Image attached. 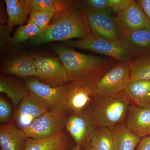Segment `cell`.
I'll return each instance as SVG.
<instances>
[{
	"instance_id": "603a6c76",
	"label": "cell",
	"mask_w": 150,
	"mask_h": 150,
	"mask_svg": "<svg viewBox=\"0 0 150 150\" xmlns=\"http://www.w3.org/2000/svg\"><path fill=\"white\" fill-rule=\"evenodd\" d=\"M131 1L132 0H86L77 2V4L84 9L92 11L109 10L118 13Z\"/></svg>"
},
{
	"instance_id": "cb8c5ba5",
	"label": "cell",
	"mask_w": 150,
	"mask_h": 150,
	"mask_svg": "<svg viewBox=\"0 0 150 150\" xmlns=\"http://www.w3.org/2000/svg\"><path fill=\"white\" fill-rule=\"evenodd\" d=\"M129 65L130 79L150 81V55L134 58Z\"/></svg>"
},
{
	"instance_id": "2e32d148",
	"label": "cell",
	"mask_w": 150,
	"mask_h": 150,
	"mask_svg": "<svg viewBox=\"0 0 150 150\" xmlns=\"http://www.w3.org/2000/svg\"><path fill=\"white\" fill-rule=\"evenodd\" d=\"M126 126L141 139L150 135V108L131 105Z\"/></svg>"
},
{
	"instance_id": "7a4b0ae2",
	"label": "cell",
	"mask_w": 150,
	"mask_h": 150,
	"mask_svg": "<svg viewBox=\"0 0 150 150\" xmlns=\"http://www.w3.org/2000/svg\"><path fill=\"white\" fill-rule=\"evenodd\" d=\"M64 67L70 82L96 83L114 65L115 60L80 53L71 48L53 46Z\"/></svg>"
},
{
	"instance_id": "4fadbf2b",
	"label": "cell",
	"mask_w": 150,
	"mask_h": 150,
	"mask_svg": "<svg viewBox=\"0 0 150 150\" xmlns=\"http://www.w3.org/2000/svg\"><path fill=\"white\" fill-rule=\"evenodd\" d=\"M116 16L125 32L150 28L149 20L137 1L132 0Z\"/></svg>"
},
{
	"instance_id": "484cf974",
	"label": "cell",
	"mask_w": 150,
	"mask_h": 150,
	"mask_svg": "<svg viewBox=\"0 0 150 150\" xmlns=\"http://www.w3.org/2000/svg\"><path fill=\"white\" fill-rule=\"evenodd\" d=\"M69 1L56 0H30V9L48 12L53 14L54 17L67 5Z\"/></svg>"
},
{
	"instance_id": "7402d4cb",
	"label": "cell",
	"mask_w": 150,
	"mask_h": 150,
	"mask_svg": "<svg viewBox=\"0 0 150 150\" xmlns=\"http://www.w3.org/2000/svg\"><path fill=\"white\" fill-rule=\"evenodd\" d=\"M0 92L5 93L15 106H18L23 99L29 93L26 86L11 78L1 76Z\"/></svg>"
},
{
	"instance_id": "e0dca14e",
	"label": "cell",
	"mask_w": 150,
	"mask_h": 150,
	"mask_svg": "<svg viewBox=\"0 0 150 150\" xmlns=\"http://www.w3.org/2000/svg\"><path fill=\"white\" fill-rule=\"evenodd\" d=\"M124 91L136 106L150 108V81L130 79Z\"/></svg>"
},
{
	"instance_id": "d6a6232c",
	"label": "cell",
	"mask_w": 150,
	"mask_h": 150,
	"mask_svg": "<svg viewBox=\"0 0 150 150\" xmlns=\"http://www.w3.org/2000/svg\"><path fill=\"white\" fill-rule=\"evenodd\" d=\"M81 148L82 147L81 146L76 145L74 148H73L71 149L70 150H81Z\"/></svg>"
},
{
	"instance_id": "5bb4252c",
	"label": "cell",
	"mask_w": 150,
	"mask_h": 150,
	"mask_svg": "<svg viewBox=\"0 0 150 150\" xmlns=\"http://www.w3.org/2000/svg\"><path fill=\"white\" fill-rule=\"evenodd\" d=\"M121 43L134 58L150 55V28L125 32Z\"/></svg>"
},
{
	"instance_id": "44dd1931",
	"label": "cell",
	"mask_w": 150,
	"mask_h": 150,
	"mask_svg": "<svg viewBox=\"0 0 150 150\" xmlns=\"http://www.w3.org/2000/svg\"><path fill=\"white\" fill-rule=\"evenodd\" d=\"M4 72L22 78L37 77L34 58L21 57L11 60L4 69Z\"/></svg>"
},
{
	"instance_id": "ac0fdd59",
	"label": "cell",
	"mask_w": 150,
	"mask_h": 150,
	"mask_svg": "<svg viewBox=\"0 0 150 150\" xmlns=\"http://www.w3.org/2000/svg\"><path fill=\"white\" fill-rule=\"evenodd\" d=\"M112 132L114 150H135L141 138L121 124L109 128Z\"/></svg>"
},
{
	"instance_id": "8fae6325",
	"label": "cell",
	"mask_w": 150,
	"mask_h": 150,
	"mask_svg": "<svg viewBox=\"0 0 150 150\" xmlns=\"http://www.w3.org/2000/svg\"><path fill=\"white\" fill-rule=\"evenodd\" d=\"M37 77L43 83L52 86H61L70 82L63 64L53 58L38 57L34 58Z\"/></svg>"
},
{
	"instance_id": "9a60e30c",
	"label": "cell",
	"mask_w": 150,
	"mask_h": 150,
	"mask_svg": "<svg viewBox=\"0 0 150 150\" xmlns=\"http://www.w3.org/2000/svg\"><path fill=\"white\" fill-rule=\"evenodd\" d=\"M27 137L13 122L0 126L1 150H24Z\"/></svg>"
},
{
	"instance_id": "8992f818",
	"label": "cell",
	"mask_w": 150,
	"mask_h": 150,
	"mask_svg": "<svg viewBox=\"0 0 150 150\" xmlns=\"http://www.w3.org/2000/svg\"><path fill=\"white\" fill-rule=\"evenodd\" d=\"M84 10L91 33L107 40L121 43L125 31L117 16L113 15L111 11Z\"/></svg>"
},
{
	"instance_id": "83f0119b",
	"label": "cell",
	"mask_w": 150,
	"mask_h": 150,
	"mask_svg": "<svg viewBox=\"0 0 150 150\" xmlns=\"http://www.w3.org/2000/svg\"><path fill=\"white\" fill-rule=\"evenodd\" d=\"M53 17L54 15L48 12L32 10L30 13L28 23L35 25L43 30L49 26L50 21Z\"/></svg>"
},
{
	"instance_id": "ba28073f",
	"label": "cell",
	"mask_w": 150,
	"mask_h": 150,
	"mask_svg": "<svg viewBox=\"0 0 150 150\" xmlns=\"http://www.w3.org/2000/svg\"><path fill=\"white\" fill-rule=\"evenodd\" d=\"M130 80L129 64H115L96 83L98 97H104L123 92Z\"/></svg>"
},
{
	"instance_id": "d4e9b609",
	"label": "cell",
	"mask_w": 150,
	"mask_h": 150,
	"mask_svg": "<svg viewBox=\"0 0 150 150\" xmlns=\"http://www.w3.org/2000/svg\"><path fill=\"white\" fill-rule=\"evenodd\" d=\"M89 144L96 150H114L112 132L106 127L97 128Z\"/></svg>"
},
{
	"instance_id": "4316f807",
	"label": "cell",
	"mask_w": 150,
	"mask_h": 150,
	"mask_svg": "<svg viewBox=\"0 0 150 150\" xmlns=\"http://www.w3.org/2000/svg\"><path fill=\"white\" fill-rule=\"evenodd\" d=\"M43 31L33 23H28L26 25H21L17 30L12 41L14 43H21L36 37Z\"/></svg>"
},
{
	"instance_id": "f546056e",
	"label": "cell",
	"mask_w": 150,
	"mask_h": 150,
	"mask_svg": "<svg viewBox=\"0 0 150 150\" xmlns=\"http://www.w3.org/2000/svg\"><path fill=\"white\" fill-rule=\"evenodd\" d=\"M136 150H150V135L141 139Z\"/></svg>"
},
{
	"instance_id": "f1b7e54d",
	"label": "cell",
	"mask_w": 150,
	"mask_h": 150,
	"mask_svg": "<svg viewBox=\"0 0 150 150\" xmlns=\"http://www.w3.org/2000/svg\"><path fill=\"white\" fill-rule=\"evenodd\" d=\"M12 117L11 106L6 100L1 97L0 98V121L3 123H11Z\"/></svg>"
},
{
	"instance_id": "30bf717a",
	"label": "cell",
	"mask_w": 150,
	"mask_h": 150,
	"mask_svg": "<svg viewBox=\"0 0 150 150\" xmlns=\"http://www.w3.org/2000/svg\"><path fill=\"white\" fill-rule=\"evenodd\" d=\"M66 127L76 145L82 147L89 144L97 129L89 111L71 112L67 117Z\"/></svg>"
},
{
	"instance_id": "6da1fadb",
	"label": "cell",
	"mask_w": 150,
	"mask_h": 150,
	"mask_svg": "<svg viewBox=\"0 0 150 150\" xmlns=\"http://www.w3.org/2000/svg\"><path fill=\"white\" fill-rule=\"evenodd\" d=\"M54 22L30 42L36 44L72 39H83L91 34L85 11L77 2L69 1L54 17Z\"/></svg>"
},
{
	"instance_id": "4dcf8cb0",
	"label": "cell",
	"mask_w": 150,
	"mask_h": 150,
	"mask_svg": "<svg viewBox=\"0 0 150 150\" xmlns=\"http://www.w3.org/2000/svg\"><path fill=\"white\" fill-rule=\"evenodd\" d=\"M150 22V0H139L137 1Z\"/></svg>"
},
{
	"instance_id": "ffe728a7",
	"label": "cell",
	"mask_w": 150,
	"mask_h": 150,
	"mask_svg": "<svg viewBox=\"0 0 150 150\" xmlns=\"http://www.w3.org/2000/svg\"><path fill=\"white\" fill-rule=\"evenodd\" d=\"M5 2L9 26L23 25L31 11L30 0H6Z\"/></svg>"
},
{
	"instance_id": "7c38bea8",
	"label": "cell",
	"mask_w": 150,
	"mask_h": 150,
	"mask_svg": "<svg viewBox=\"0 0 150 150\" xmlns=\"http://www.w3.org/2000/svg\"><path fill=\"white\" fill-rule=\"evenodd\" d=\"M48 110L37 98L29 93L18 106L13 115L14 123L18 128L23 130Z\"/></svg>"
},
{
	"instance_id": "d6986e66",
	"label": "cell",
	"mask_w": 150,
	"mask_h": 150,
	"mask_svg": "<svg viewBox=\"0 0 150 150\" xmlns=\"http://www.w3.org/2000/svg\"><path fill=\"white\" fill-rule=\"evenodd\" d=\"M69 145L67 135L62 132L40 139L27 138L24 150H66Z\"/></svg>"
},
{
	"instance_id": "1f68e13d",
	"label": "cell",
	"mask_w": 150,
	"mask_h": 150,
	"mask_svg": "<svg viewBox=\"0 0 150 150\" xmlns=\"http://www.w3.org/2000/svg\"><path fill=\"white\" fill-rule=\"evenodd\" d=\"M81 150H96L93 148V147L92 146L90 145L89 144L86 145V146H84L82 147Z\"/></svg>"
},
{
	"instance_id": "3957f363",
	"label": "cell",
	"mask_w": 150,
	"mask_h": 150,
	"mask_svg": "<svg viewBox=\"0 0 150 150\" xmlns=\"http://www.w3.org/2000/svg\"><path fill=\"white\" fill-rule=\"evenodd\" d=\"M131 102L123 91L117 94L98 98L89 112L97 128H111L123 121L128 114Z\"/></svg>"
},
{
	"instance_id": "9c48e42d",
	"label": "cell",
	"mask_w": 150,
	"mask_h": 150,
	"mask_svg": "<svg viewBox=\"0 0 150 150\" xmlns=\"http://www.w3.org/2000/svg\"><path fill=\"white\" fill-rule=\"evenodd\" d=\"M98 98L95 83L70 82L66 97L67 110L71 112L88 111Z\"/></svg>"
},
{
	"instance_id": "52a82bcc",
	"label": "cell",
	"mask_w": 150,
	"mask_h": 150,
	"mask_svg": "<svg viewBox=\"0 0 150 150\" xmlns=\"http://www.w3.org/2000/svg\"><path fill=\"white\" fill-rule=\"evenodd\" d=\"M25 85L29 93L48 110L60 108L68 111L66 97L69 84L55 86L35 79H30L25 81Z\"/></svg>"
},
{
	"instance_id": "5b68a950",
	"label": "cell",
	"mask_w": 150,
	"mask_h": 150,
	"mask_svg": "<svg viewBox=\"0 0 150 150\" xmlns=\"http://www.w3.org/2000/svg\"><path fill=\"white\" fill-rule=\"evenodd\" d=\"M67 111L56 108L38 117L23 131L27 138L40 139L54 136L62 132L66 126Z\"/></svg>"
},
{
	"instance_id": "277c9868",
	"label": "cell",
	"mask_w": 150,
	"mask_h": 150,
	"mask_svg": "<svg viewBox=\"0 0 150 150\" xmlns=\"http://www.w3.org/2000/svg\"><path fill=\"white\" fill-rule=\"evenodd\" d=\"M67 44L71 47L93 51L127 64L134 58L121 43L107 40L92 33L86 38L69 41Z\"/></svg>"
}]
</instances>
